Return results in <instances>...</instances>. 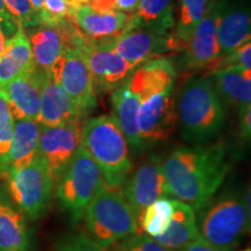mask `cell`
Masks as SVG:
<instances>
[{"mask_svg": "<svg viewBox=\"0 0 251 251\" xmlns=\"http://www.w3.org/2000/svg\"><path fill=\"white\" fill-rule=\"evenodd\" d=\"M43 1H45V0H29V2H30V5L33 6V8L35 9V11L37 12V13L40 14V12H41V9H42V5H43Z\"/></svg>", "mask_w": 251, "mask_h": 251, "instance_id": "obj_41", "label": "cell"}, {"mask_svg": "<svg viewBox=\"0 0 251 251\" xmlns=\"http://www.w3.org/2000/svg\"><path fill=\"white\" fill-rule=\"evenodd\" d=\"M14 119L9 111L4 94L0 92V175L6 178L8 172V156L13 136Z\"/></svg>", "mask_w": 251, "mask_h": 251, "instance_id": "obj_29", "label": "cell"}, {"mask_svg": "<svg viewBox=\"0 0 251 251\" xmlns=\"http://www.w3.org/2000/svg\"><path fill=\"white\" fill-rule=\"evenodd\" d=\"M230 169L227 148L222 143L177 148L163 162L170 197L194 211L218 192Z\"/></svg>", "mask_w": 251, "mask_h": 251, "instance_id": "obj_1", "label": "cell"}, {"mask_svg": "<svg viewBox=\"0 0 251 251\" xmlns=\"http://www.w3.org/2000/svg\"><path fill=\"white\" fill-rule=\"evenodd\" d=\"M250 11L246 6H222L216 26L219 58L250 41Z\"/></svg>", "mask_w": 251, "mask_h": 251, "instance_id": "obj_19", "label": "cell"}, {"mask_svg": "<svg viewBox=\"0 0 251 251\" xmlns=\"http://www.w3.org/2000/svg\"><path fill=\"white\" fill-rule=\"evenodd\" d=\"M5 179L12 201L27 220L34 221L46 214L55 184L39 156L23 169L9 170Z\"/></svg>", "mask_w": 251, "mask_h": 251, "instance_id": "obj_7", "label": "cell"}, {"mask_svg": "<svg viewBox=\"0 0 251 251\" xmlns=\"http://www.w3.org/2000/svg\"><path fill=\"white\" fill-rule=\"evenodd\" d=\"M33 69L29 40L24 28L19 27L0 55V87Z\"/></svg>", "mask_w": 251, "mask_h": 251, "instance_id": "obj_23", "label": "cell"}, {"mask_svg": "<svg viewBox=\"0 0 251 251\" xmlns=\"http://www.w3.org/2000/svg\"><path fill=\"white\" fill-rule=\"evenodd\" d=\"M112 251H174L146 234H135L112 246Z\"/></svg>", "mask_w": 251, "mask_h": 251, "instance_id": "obj_33", "label": "cell"}, {"mask_svg": "<svg viewBox=\"0 0 251 251\" xmlns=\"http://www.w3.org/2000/svg\"><path fill=\"white\" fill-rule=\"evenodd\" d=\"M81 119L56 127L41 126L37 156L47 166L54 184L81 144Z\"/></svg>", "mask_w": 251, "mask_h": 251, "instance_id": "obj_12", "label": "cell"}, {"mask_svg": "<svg viewBox=\"0 0 251 251\" xmlns=\"http://www.w3.org/2000/svg\"><path fill=\"white\" fill-rule=\"evenodd\" d=\"M68 1L71 7H76V6H80V5H87L90 0H68Z\"/></svg>", "mask_w": 251, "mask_h": 251, "instance_id": "obj_42", "label": "cell"}, {"mask_svg": "<svg viewBox=\"0 0 251 251\" xmlns=\"http://www.w3.org/2000/svg\"><path fill=\"white\" fill-rule=\"evenodd\" d=\"M98 46L117 52L135 68L143 63L159 58L168 51H174L171 34L161 33L133 21L127 29L113 39L93 41Z\"/></svg>", "mask_w": 251, "mask_h": 251, "instance_id": "obj_10", "label": "cell"}, {"mask_svg": "<svg viewBox=\"0 0 251 251\" xmlns=\"http://www.w3.org/2000/svg\"><path fill=\"white\" fill-rule=\"evenodd\" d=\"M103 184L99 166L80 144L55 184L59 206L72 225L83 219L87 206Z\"/></svg>", "mask_w": 251, "mask_h": 251, "instance_id": "obj_6", "label": "cell"}, {"mask_svg": "<svg viewBox=\"0 0 251 251\" xmlns=\"http://www.w3.org/2000/svg\"><path fill=\"white\" fill-rule=\"evenodd\" d=\"M112 107V117L114 118L124 133L126 140L129 144V148L136 153L142 152V143H141L139 129H137V112L140 107V98L131 89L127 79L113 91Z\"/></svg>", "mask_w": 251, "mask_h": 251, "instance_id": "obj_20", "label": "cell"}, {"mask_svg": "<svg viewBox=\"0 0 251 251\" xmlns=\"http://www.w3.org/2000/svg\"><path fill=\"white\" fill-rule=\"evenodd\" d=\"M242 251H250V249H247V250H242Z\"/></svg>", "mask_w": 251, "mask_h": 251, "instance_id": "obj_43", "label": "cell"}, {"mask_svg": "<svg viewBox=\"0 0 251 251\" xmlns=\"http://www.w3.org/2000/svg\"><path fill=\"white\" fill-rule=\"evenodd\" d=\"M211 79L221 100L238 109L251 105V70H216Z\"/></svg>", "mask_w": 251, "mask_h": 251, "instance_id": "obj_25", "label": "cell"}, {"mask_svg": "<svg viewBox=\"0 0 251 251\" xmlns=\"http://www.w3.org/2000/svg\"><path fill=\"white\" fill-rule=\"evenodd\" d=\"M177 117L181 137L192 146L209 143L221 133L226 112L211 77L186 81L177 103Z\"/></svg>", "mask_w": 251, "mask_h": 251, "instance_id": "obj_2", "label": "cell"}, {"mask_svg": "<svg viewBox=\"0 0 251 251\" xmlns=\"http://www.w3.org/2000/svg\"><path fill=\"white\" fill-rule=\"evenodd\" d=\"M225 2L216 0L198 24L185 49L184 67L190 70L208 68L219 58L216 26Z\"/></svg>", "mask_w": 251, "mask_h": 251, "instance_id": "obj_14", "label": "cell"}, {"mask_svg": "<svg viewBox=\"0 0 251 251\" xmlns=\"http://www.w3.org/2000/svg\"><path fill=\"white\" fill-rule=\"evenodd\" d=\"M2 2L9 14L24 29L41 25L40 14L33 8L29 0H2Z\"/></svg>", "mask_w": 251, "mask_h": 251, "instance_id": "obj_31", "label": "cell"}, {"mask_svg": "<svg viewBox=\"0 0 251 251\" xmlns=\"http://www.w3.org/2000/svg\"><path fill=\"white\" fill-rule=\"evenodd\" d=\"M174 213V200L163 198L143 209L137 216L139 229L148 236L155 238L169 227V222Z\"/></svg>", "mask_w": 251, "mask_h": 251, "instance_id": "obj_28", "label": "cell"}, {"mask_svg": "<svg viewBox=\"0 0 251 251\" xmlns=\"http://www.w3.org/2000/svg\"><path fill=\"white\" fill-rule=\"evenodd\" d=\"M81 146L99 166L108 187L124 186L133 170V162L129 144L112 115H99L84 124Z\"/></svg>", "mask_w": 251, "mask_h": 251, "instance_id": "obj_4", "label": "cell"}, {"mask_svg": "<svg viewBox=\"0 0 251 251\" xmlns=\"http://www.w3.org/2000/svg\"><path fill=\"white\" fill-rule=\"evenodd\" d=\"M216 0H179L178 21L171 33L172 49L185 50L194 29Z\"/></svg>", "mask_w": 251, "mask_h": 251, "instance_id": "obj_26", "label": "cell"}, {"mask_svg": "<svg viewBox=\"0 0 251 251\" xmlns=\"http://www.w3.org/2000/svg\"><path fill=\"white\" fill-rule=\"evenodd\" d=\"M70 20L84 36L92 41L113 39L129 27L133 15L113 11H99L89 5L71 7Z\"/></svg>", "mask_w": 251, "mask_h": 251, "instance_id": "obj_15", "label": "cell"}, {"mask_svg": "<svg viewBox=\"0 0 251 251\" xmlns=\"http://www.w3.org/2000/svg\"><path fill=\"white\" fill-rule=\"evenodd\" d=\"M140 0H115L114 11L133 15L137 11Z\"/></svg>", "mask_w": 251, "mask_h": 251, "instance_id": "obj_38", "label": "cell"}, {"mask_svg": "<svg viewBox=\"0 0 251 251\" xmlns=\"http://www.w3.org/2000/svg\"><path fill=\"white\" fill-rule=\"evenodd\" d=\"M249 198L237 191L215 193L196 209L199 237L226 251L238 246L249 231Z\"/></svg>", "mask_w": 251, "mask_h": 251, "instance_id": "obj_3", "label": "cell"}, {"mask_svg": "<svg viewBox=\"0 0 251 251\" xmlns=\"http://www.w3.org/2000/svg\"><path fill=\"white\" fill-rule=\"evenodd\" d=\"M240 111V129L241 136L244 141H250L251 135V105L238 109Z\"/></svg>", "mask_w": 251, "mask_h": 251, "instance_id": "obj_36", "label": "cell"}, {"mask_svg": "<svg viewBox=\"0 0 251 251\" xmlns=\"http://www.w3.org/2000/svg\"><path fill=\"white\" fill-rule=\"evenodd\" d=\"M27 218L15 206L6 185L0 184V251H30Z\"/></svg>", "mask_w": 251, "mask_h": 251, "instance_id": "obj_18", "label": "cell"}, {"mask_svg": "<svg viewBox=\"0 0 251 251\" xmlns=\"http://www.w3.org/2000/svg\"><path fill=\"white\" fill-rule=\"evenodd\" d=\"M41 125L31 119L14 121L8 156V171L23 169L37 157Z\"/></svg>", "mask_w": 251, "mask_h": 251, "instance_id": "obj_24", "label": "cell"}, {"mask_svg": "<svg viewBox=\"0 0 251 251\" xmlns=\"http://www.w3.org/2000/svg\"><path fill=\"white\" fill-rule=\"evenodd\" d=\"M70 12L68 0H45L40 12L41 24L58 27L70 19Z\"/></svg>", "mask_w": 251, "mask_h": 251, "instance_id": "obj_32", "label": "cell"}, {"mask_svg": "<svg viewBox=\"0 0 251 251\" xmlns=\"http://www.w3.org/2000/svg\"><path fill=\"white\" fill-rule=\"evenodd\" d=\"M56 251H105L85 233L69 234L59 241Z\"/></svg>", "mask_w": 251, "mask_h": 251, "instance_id": "obj_34", "label": "cell"}, {"mask_svg": "<svg viewBox=\"0 0 251 251\" xmlns=\"http://www.w3.org/2000/svg\"><path fill=\"white\" fill-rule=\"evenodd\" d=\"M199 237L197 227L196 211L187 203L174 199V213L169 227L159 236L153 238L156 242L168 249L178 251Z\"/></svg>", "mask_w": 251, "mask_h": 251, "instance_id": "obj_22", "label": "cell"}, {"mask_svg": "<svg viewBox=\"0 0 251 251\" xmlns=\"http://www.w3.org/2000/svg\"><path fill=\"white\" fill-rule=\"evenodd\" d=\"M177 125L174 86L141 99L137 112V129L143 151L168 141L174 135Z\"/></svg>", "mask_w": 251, "mask_h": 251, "instance_id": "obj_9", "label": "cell"}, {"mask_svg": "<svg viewBox=\"0 0 251 251\" xmlns=\"http://www.w3.org/2000/svg\"><path fill=\"white\" fill-rule=\"evenodd\" d=\"M0 27L4 30L5 35L8 36V40L17 33L18 28L20 27L13 17L9 14V12L6 8V6L2 0H0Z\"/></svg>", "mask_w": 251, "mask_h": 251, "instance_id": "obj_35", "label": "cell"}, {"mask_svg": "<svg viewBox=\"0 0 251 251\" xmlns=\"http://www.w3.org/2000/svg\"><path fill=\"white\" fill-rule=\"evenodd\" d=\"M211 72L216 70H251V43H244L228 55L220 57L208 67Z\"/></svg>", "mask_w": 251, "mask_h": 251, "instance_id": "obj_30", "label": "cell"}, {"mask_svg": "<svg viewBox=\"0 0 251 251\" xmlns=\"http://www.w3.org/2000/svg\"><path fill=\"white\" fill-rule=\"evenodd\" d=\"M87 235L103 249L140 233L137 215L120 188L103 184L84 213Z\"/></svg>", "mask_w": 251, "mask_h": 251, "instance_id": "obj_5", "label": "cell"}, {"mask_svg": "<svg viewBox=\"0 0 251 251\" xmlns=\"http://www.w3.org/2000/svg\"><path fill=\"white\" fill-rule=\"evenodd\" d=\"M83 117L76 103L54 80L50 71H41L40 107L36 121L43 127H56Z\"/></svg>", "mask_w": 251, "mask_h": 251, "instance_id": "obj_16", "label": "cell"}, {"mask_svg": "<svg viewBox=\"0 0 251 251\" xmlns=\"http://www.w3.org/2000/svg\"><path fill=\"white\" fill-rule=\"evenodd\" d=\"M6 42H7V37H6L2 28L0 27V55H1L2 50H4V48H5Z\"/></svg>", "mask_w": 251, "mask_h": 251, "instance_id": "obj_40", "label": "cell"}, {"mask_svg": "<svg viewBox=\"0 0 251 251\" xmlns=\"http://www.w3.org/2000/svg\"><path fill=\"white\" fill-rule=\"evenodd\" d=\"M174 0H140L134 21L161 33L171 34L175 28Z\"/></svg>", "mask_w": 251, "mask_h": 251, "instance_id": "obj_27", "label": "cell"}, {"mask_svg": "<svg viewBox=\"0 0 251 251\" xmlns=\"http://www.w3.org/2000/svg\"><path fill=\"white\" fill-rule=\"evenodd\" d=\"M0 179H2V176L1 175H0Z\"/></svg>", "mask_w": 251, "mask_h": 251, "instance_id": "obj_44", "label": "cell"}, {"mask_svg": "<svg viewBox=\"0 0 251 251\" xmlns=\"http://www.w3.org/2000/svg\"><path fill=\"white\" fill-rule=\"evenodd\" d=\"M87 5L99 11H108V9L114 11L115 0H90Z\"/></svg>", "mask_w": 251, "mask_h": 251, "instance_id": "obj_39", "label": "cell"}, {"mask_svg": "<svg viewBox=\"0 0 251 251\" xmlns=\"http://www.w3.org/2000/svg\"><path fill=\"white\" fill-rule=\"evenodd\" d=\"M49 71L56 83L76 103L81 114L85 115L96 107L97 92L92 75L79 52L65 47Z\"/></svg>", "mask_w": 251, "mask_h": 251, "instance_id": "obj_11", "label": "cell"}, {"mask_svg": "<svg viewBox=\"0 0 251 251\" xmlns=\"http://www.w3.org/2000/svg\"><path fill=\"white\" fill-rule=\"evenodd\" d=\"M68 48L75 49L85 61L92 75L96 92H112L127 79L135 67L111 49L98 46L77 29L70 28L65 34Z\"/></svg>", "mask_w": 251, "mask_h": 251, "instance_id": "obj_8", "label": "cell"}, {"mask_svg": "<svg viewBox=\"0 0 251 251\" xmlns=\"http://www.w3.org/2000/svg\"><path fill=\"white\" fill-rule=\"evenodd\" d=\"M178 251H226L220 249V248H216L208 242H206L205 240H202L201 237H198L197 240H194L193 242L187 244L186 247H184L183 249Z\"/></svg>", "mask_w": 251, "mask_h": 251, "instance_id": "obj_37", "label": "cell"}, {"mask_svg": "<svg viewBox=\"0 0 251 251\" xmlns=\"http://www.w3.org/2000/svg\"><path fill=\"white\" fill-rule=\"evenodd\" d=\"M40 90L41 71L35 68L0 87L14 121L21 119L36 120L40 107Z\"/></svg>", "mask_w": 251, "mask_h": 251, "instance_id": "obj_17", "label": "cell"}, {"mask_svg": "<svg viewBox=\"0 0 251 251\" xmlns=\"http://www.w3.org/2000/svg\"><path fill=\"white\" fill-rule=\"evenodd\" d=\"M124 185L122 193L137 216L157 200L170 197L163 162L157 157L142 163L131 176H128Z\"/></svg>", "mask_w": 251, "mask_h": 251, "instance_id": "obj_13", "label": "cell"}, {"mask_svg": "<svg viewBox=\"0 0 251 251\" xmlns=\"http://www.w3.org/2000/svg\"><path fill=\"white\" fill-rule=\"evenodd\" d=\"M27 37L29 40L34 68L40 71H49L67 46L61 26L41 24L33 27V31Z\"/></svg>", "mask_w": 251, "mask_h": 251, "instance_id": "obj_21", "label": "cell"}]
</instances>
